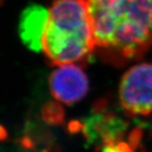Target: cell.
I'll return each mask as SVG.
<instances>
[{
    "instance_id": "1",
    "label": "cell",
    "mask_w": 152,
    "mask_h": 152,
    "mask_svg": "<svg viewBox=\"0 0 152 152\" xmlns=\"http://www.w3.org/2000/svg\"><path fill=\"white\" fill-rule=\"evenodd\" d=\"M95 52L121 66L152 47V0H88Z\"/></svg>"
},
{
    "instance_id": "2",
    "label": "cell",
    "mask_w": 152,
    "mask_h": 152,
    "mask_svg": "<svg viewBox=\"0 0 152 152\" xmlns=\"http://www.w3.org/2000/svg\"><path fill=\"white\" fill-rule=\"evenodd\" d=\"M96 50L88 0H55L42 39V51L51 65L86 62Z\"/></svg>"
},
{
    "instance_id": "3",
    "label": "cell",
    "mask_w": 152,
    "mask_h": 152,
    "mask_svg": "<svg viewBox=\"0 0 152 152\" xmlns=\"http://www.w3.org/2000/svg\"><path fill=\"white\" fill-rule=\"evenodd\" d=\"M118 99L129 116H147L152 113V64H137L123 75Z\"/></svg>"
},
{
    "instance_id": "4",
    "label": "cell",
    "mask_w": 152,
    "mask_h": 152,
    "mask_svg": "<svg viewBox=\"0 0 152 152\" xmlns=\"http://www.w3.org/2000/svg\"><path fill=\"white\" fill-rule=\"evenodd\" d=\"M49 77L52 96L58 101L70 105L80 101L88 94L89 81L78 64L57 66Z\"/></svg>"
},
{
    "instance_id": "5",
    "label": "cell",
    "mask_w": 152,
    "mask_h": 152,
    "mask_svg": "<svg viewBox=\"0 0 152 152\" xmlns=\"http://www.w3.org/2000/svg\"><path fill=\"white\" fill-rule=\"evenodd\" d=\"M48 17V8L31 5L23 10L18 23L19 37L24 45L38 52L42 50V39Z\"/></svg>"
},
{
    "instance_id": "6",
    "label": "cell",
    "mask_w": 152,
    "mask_h": 152,
    "mask_svg": "<svg viewBox=\"0 0 152 152\" xmlns=\"http://www.w3.org/2000/svg\"><path fill=\"white\" fill-rule=\"evenodd\" d=\"M102 152H134L131 148V146L122 140L109 142L103 145Z\"/></svg>"
},
{
    "instance_id": "7",
    "label": "cell",
    "mask_w": 152,
    "mask_h": 152,
    "mask_svg": "<svg viewBox=\"0 0 152 152\" xmlns=\"http://www.w3.org/2000/svg\"><path fill=\"white\" fill-rule=\"evenodd\" d=\"M3 1H4V0H0V4H1V3H2Z\"/></svg>"
}]
</instances>
